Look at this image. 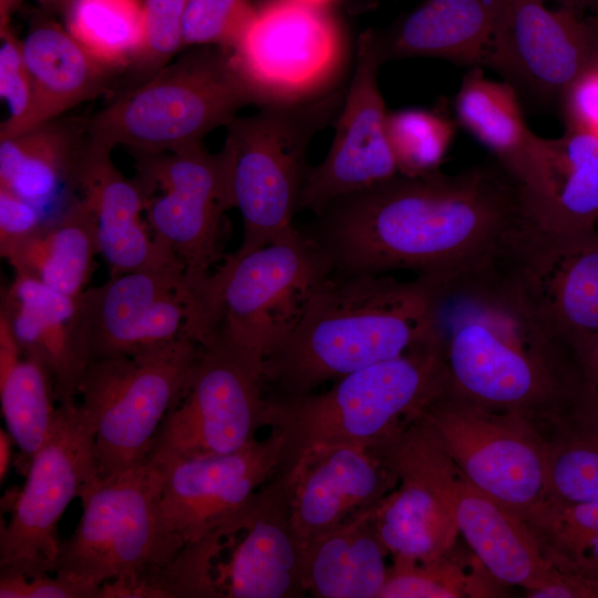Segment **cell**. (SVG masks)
I'll return each mask as SVG.
<instances>
[{
    "label": "cell",
    "instance_id": "cell-1",
    "mask_svg": "<svg viewBox=\"0 0 598 598\" xmlns=\"http://www.w3.org/2000/svg\"><path fill=\"white\" fill-rule=\"evenodd\" d=\"M530 220L496 162L452 175L396 174L333 199L305 229L336 271L405 269L446 283L491 268Z\"/></svg>",
    "mask_w": 598,
    "mask_h": 598
},
{
    "label": "cell",
    "instance_id": "cell-2",
    "mask_svg": "<svg viewBox=\"0 0 598 598\" xmlns=\"http://www.w3.org/2000/svg\"><path fill=\"white\" fill-rule=\"evenodd\" d=\"M436 330L445 388L540 433L566 416L577 383L574 347L536 319L489 271L443 283Z\"/></svg>",
    "mask_w": 598,
    "mask_h": 598
},
{
    "label": "cell",
    "instance_id": "cell-3",
    "mask_svg": "<svg viewBox=\"0 0 598 598\" xmlns=\"http://www.w3.org/2000/svg\"><path fill=\"white\" fill-rule=\"evenodd\" d=\"M440 280L333 271L291 333L265 359L270 396L295 398L396 358L436 331Z\"/></svg>",
    "mask_w": 598,
    "mask_h": 598
},
{
    "label": "cell",
    "instance_id": "cell-4",
    "mask_svg": "<svg viewBox=\"0 0 598 598\" xmlns=\"http://www.w3.org/2000/svg\"><path fill=\"white\" fill-rule=\"evenodd\" d=\"M445 386L437 331L408 352L347 374L321 392L266 396L264 426L281 434L277 472L321 444L370 446L413 420Z\"/></svg>",
    "mask_w": 598,
    "mask_h": 598
},
{
    "label": "cell",
    "instance_id": "cell-5",
    "mask_svg": "<svg viewBox=\"0 0 598 598\" xmlns=\"http://www.w3.org/2000/svg\"><path fill=\"white\" fill-rule=\"evenodd\" d=\"M258 101L229 49L190 47L147 80L124 87L106 106L84 116L90 144L135 155L203 145L240 109Z\"/></svg>",
    "mask_w": 598,
    "mask_h": 598
},
{
    "label": "cell",
    "instance_id": "cell-6",
    "mask_svg": "<svg viewBox=\"0 0 598 598\" xmlns=\"http://www.w3.org/2000/svg\"><path fill=\"white\" fill-rule=\"evenodd\" d=\"M333 266L319 243L298 228L246 254H231L198 286L193 336L218 338L264 367L291 333Z\"/></svg>",
    "mask_w": 598,
    "mask_h": 598
},
{
    "label": "cell",
    "instance_id": "cell-7",
    "mask_svg": "<svg viewBox=\"0 0 598 598\" xmlns=\"http://www.w3.org/2000/svg\"><path fill=\"white\" fill-rule=\"evenodd\" d=\"M165 598H300L307 591L288 481L277 472L244 504L184 545L158 577Z\"/></svg>",
    "mask_w": 598,
    "mask_h": 598
},
{
    "label": "cell",
    "instance_id": "cell-8",
    "mask_svg": "<svg viewBox=\"0 0 598 598\" xmlns=\"http://www.w3.org/2000/svg\"><path fill=\"white\" fill-rule=\"evenodd\" d=\"M346 89L318 101L261 106L236 116L219 151L234 208L240 212L243 238L236 254L266 246L296 228L301 193L310 166L313 136L333 122Z\"/></svg>",
    "mask_w": 598,
    "mask_h": 598
},
{
    "label": "cell",
    "instance_id": "cell-9",
    "mask_svg": "<svg viewBox=\"0 0 598 598\" xmlns=\"http://www.w3.org/2000/svg\"><path fill=\"white\" fill-rule=\"evenodd\" d=\"M164 465L142 464L95 480L80 496L82 516L61 540L55 571L96 589L110 579H140L165 598L158 577L184 542L166 524L159 507Z\"/></svg>",
    "mask_w": 598,
    "mask_h": 598
},
{
    "label": "cell",
    "instance_id": "cell-10",
    "mask_svg": "<svg viewBox=\"0 0 598 598\" xmlns=\"http://www.w3.org/2000/svg\"><path fill=\"white\" fill-rule=\"evenodd\" d=\"M202 352L189 337L132 355L94 359L79 388L93 419L97 480L142 464L171 409L183 396Z\"/></svg>",
    "mask_w": 598,
    "mask_h": 598
},
{
    "label": "cell",
    "instance_id": "cell-11",
    "mask_svg": "<svg viewBox=\"0 0 598 598\" xmlns=\"http://www.w3.org/2000/svg\"><path fill=\"white\" fill-rule=\"evenodd\" d=\"M258 106L296 105L343 89L350 48L324 8L269 0L230 50Z\"/></svg>",
    "mask_w": 598,
    "mask_h": 598
},
{
    "label": "cell",
    "instance_id": "cell-12",
    "mask_svg": "<svg viewBox=\"0 0 598 598\" xmlns=\"http://www.w3.org/2000/svg\"><path fill=\"white\" fill-rule=\"evenodd\" d=\"M93 419L80 406L58 405L52 429L33 455L22 488L2 504L0 571L54 573L60 551L59 522L74 497L97 478Z\"/></svg>",
    "mask_w": 598,
    "mask_h": 598
},
{
    "label": "cell",
    "instance_id": "cell-13",
    "mask_svg": "<svg viewBox=\"0 0 598 598\" xmlns=\"http://www.w3.org/2000/svg\"><path fill=\"white\" fill-rule=\"evenodd\" d=\"M481 492L524 520L547 497V442L525 417L485 409L445 386L421 411Z\"/></svg>",
    "mask_w": 598,
    "mask_h": 598
},
{
    "label": "cell",
    "instance_id": "cell-14",
    "mask_svg": "<svg viewBox=\"0 0 598 598\" xmlns=\"http://www.w3.org/2000/svg\"><path fill=\"white\" fill-rule=\"evenodd\" d=\"M262 364L218 338L202 352L183 396L162 422L146 458L161 463L236 452L264 427Z\"/></svg>",
    "mask_w": 598,
    "mask_h": 598
},
{
    "label": "cell",
    "instance_id": "cell-15",
    "mask_svg": "<svg viewBox=\"0 0 598 598\" xmlns=\"http://www.w3.org/2000/svg\"><path fill=\"white\" fill-rule=\"evenodd\" d=\"M598 64V12L591 0H503L482 62L514 89L563 99Z\"/></svg>",
    "mask_w": 598,
    "mask_h": 598
},
{
    "label": "cell",
    "instance_id": "cell-16",
    "mask_svg": "<svg viewBox=\"0 0 598 598\" xmlns=\"http://www.w3.org/2000/svg\"><path fill=\"white\" fill-rule=\"evenodd\" d=\"M368 447L398 478L373 509L392 561L427 560L453 549L460 533L444 486L452 460L421 413Z\"/></svg>",
    "mask_w": 598,
    "mask_h": 598
},
{
    "label": "cell",
    "instance_id": "cell-17",
    "mask_svg": "<svg viewBox=\"0 0 598 598\" xmlns=\"http://www.w3.org/2000/svg\"><path fill=\"white\" fill-rule=\"evenodd\" d=\"M135 156L153 195L145 209L153 236L183 262L187 285L198 286L221 258L224 217L234 208L223 157L203 145Z\"/></svg>",
    "mask_w": 598,
    "mask_h": 598
},
{
    "label": "cell",
    "instance_id": "cell-18",
    "mask_svg": "<svg viewBox=\"0 0 598 598\" xmlns=\"http://www.w3.org/2000/svg\"><path fill=\"white\" fill-rule=\"evenodd\" d=\"M573 347L598 331V231L559 233L530 221L488 269Z\"/></svg>",
    "mask_w": 598,
    "mask_h": 598
},
{
    "label": "cell",
    "instance_id": "cell-19",
    "mask_svg": "<svg viewBox=\"0 0 598 598\" xmlns=\"http://www.w3.org/2000/svg\"><path fill=\"white\" fill-rule=\"evenodd\" d=\"M383 63L378 33L364 32L358 41L333 141L323 161L308 171L300 209L315 214L333 199L399 174L388 140L389 112L378 82Z\"/></svg>",
    "mask_w": 598,
    "mask_h": 598
},
{
    "label": "cell",
    "instance_id": "cell-20",
    "mask_svg": "<svg viewBox=\"0 0 598 598\" xmlns=\"http://www.w3.org/2000/svg\"><path fill=\"white\" fill-rule=\"evenodd\" d=\"M82 299L92 360L189 337L194 303L182 261L111 276Z\"/></svg>",
    "mask_w": 598,
    "mask_h": 598
},
{
    "label": "cell",
    "instance_id": "cell-21",
    "mask_svg": "<svg viewBox=\"0 0 598 598\" xmlns=\"http://www.w3.org/2000/svg\"><path fill=\"white\" fill-rule=\"evenodd\" d=\"M282 444L281 434L271 430L233 453L162 463L159 507L168 527L185 545L198 539L277 473Z\"/></svg>",
    "mask_w": 598,
    "mask_h": 598
},
{
    "label": "cell",
    "instance_id": "cell-22",
    "mask_svg": "<svg viewBox=\"0 0 598 598\" xmlns=\"http://www.w3.org/2000/svg\"><path fill=\"white\" fill-rule=\"evenodd\" d=\"M282 474L288 481L292 528L301 547L377 506L398 484L395 475L367 445L352 443L313 446Z\"/></svg>",
    "mask_w": 598,
    "mask_h": 598
},
{
    "label": "cell",
    "instance_id": "cell-23",
    "mask_svg": "<svg viewBox=\"0 0 598 598\" xmlns=\"http://www.w3.org/2000/svg\"><path fill=\"white\" fill-rule=\"evenodd\" d=\"M82 296L65 295L21 275L2 292L0 316L8 321L22 357L50 375L58 405L78 402L92 360Z\"/></svg>",
    "mask_w": 598,
    "mask_h": 598
},
{
    "label": "cell",
    "instance_id": "cell-24",
    "mask_svg": "<svg viewBox=\"0 0 598 598\" xmlns=\"http://www.w3.org/2000/svg\"><path fill=\"white\" fill-rule=\"evenodd\" d=\"M529 218L559 233L596 229L598 221V138L568 130L557 138L535 135L516 182Z\"/></svg>",
    "mask_w": 598,
    "mask_h": 598
},
{
    "label": "cell",
    "instance_id": "cell-25",
    "mask_svg": "<svg viewBox=\"0 0 598 598\" xmlns=\"http://www.w3.org/2000/svg\"><path fill=\"white\" fill-rule=\"evenodd\" d=\"M112 151L89 142L80 177V197L97 220L99 254L111 276L181 261L147 231L142 212L151 193L144 182L125 177L114 165Z\"/></svg>",
    "mask_w": 598,
    "mask_h": 598
},
{
    "label": "cell",
    "instance_id": "cell-26",
    "mask_svg": "<svg viewBox=\"0 0 598 598\" xmlns=\"http://www.w3.org/2000/svg\"><path fill=\"white\" fill-rule=\"evenodd\" d=\"M444 486L458 533L499 584L530 591L554 578L557 569L525 522L476 488L453 461Z\"/></svg>",
    "mask_w": 598,
    "mask_h": 598
},
{
    "label": "cell",
    "instance_id": "cell-27",
    "mask_svg": "<svg viewBox=\"0 0 598 598\" xmlns=\"http://www.w3.org/2000/svg\"><path fill=\"white\" fill-rule=\"evenodd\" d=\"M89 147L84 117H55L0 137V188L39 207L79 192Z\"/></svg>",
    "mask_w": 598,
    "mask_h": 598
},
{
    "label": "cell",
    "instance_id": "cell-28",
    "mask_svg": "<svg viewBox=\"0 0 598 598\" xmlns=\"http://www.w3.org/2000/svg\"><path fill=\"white\" fill-rule=\"evenodd\" d=\"M503 0H425L388 34L378 33L384 62L433 56L482 66Z\"/></svg>",
    "mask_w": 598,
    "mask_h": 598
},
{
    "label": "cell",
    "instance_id": "cell-29",
    "mask_svg": "<svg viewBox=\"0 0 598 598\" xmlns=\"http://www.w3.org/2000/svg\"><path fill=\"white\" fill-rule=\"evenodd\" d=\"M33 89L30 127L105 92L117 72L93 58L66 28L37 17L21 40Z\"/></svg>",
    "mask_w": 598,
    "mask_h": 598
},
{
    "label": "cell",
    "instance_id": "cell-30",
    "mask_svg": "<svg viewBox=\"0 0 598 598\" xmlns=\"http://www.w3.org/2000/svg\"><path fill=\"white\" fill-rule=\"evenodd\" d=\"M374 507L302 545L301 573L307 596L380 598L388 577L389 553L375 530Z\"/></svg>",
    "mask_w": 598,
    "mask_h": 598
},
{
    "label": "cell",
    "instance_id": "cell-31",
    "mask_svg": "<svg viewBox=\"0 0 598 598\" xmlns=\"http://www.w3.org/2000/svg\"><path fill=\"white\" fill-rule=\"evenodd\" d=\"M0 252L16 275L80 297L99 254L96 217L86 202L76 197L39 229Z\"/></svg>",
    "mask_w": 598,
    "mask_h": 598
},
{
    "label": "cell",
    "instance_id": "cell-32",
    "mask_svg": "<svg viewBox=\"0 0 598 598\" xmlns=\"http://www.w3.org/2000/svg\"><path fill=\"white\" fill-rule=\"evenodd\" d=\"M460 123L517 182L528 163L535 135L527 126L515 89L484 76L474 66L455 99Z\"/></svg>",
    "mask_w": 598,
    "mask_h": 598
},
{
    "label": "cell",
    "instance_id": "cell-33",
    "mask_svg": "<svg viewBox=\"0 0 598 598\" xmlns=\"http://www.w3.org/2000/svg\"><path fill=\"white\" fill-rule=\"evenodd\" d=\"M499 584L471 550L421 561H392L380 598L497 597Z\"/></svg>",
    "mask_w": 598,
    "mask_h": 598
},
{
    "label": "cell",
    "instance_id": "cell-34",
    "mask_svg": "<svg viewBox=\"0 0 598 598\" xmlns=\"http://www.w3.org/2000/svg\"><path fill=\"white\" fill-rule=\"evenodd\" d=\"M66 30L104 65L128 68L143 39V0H73Z\"/></svg>",
    "mask_w": 598,
    "mask_h": 598
},
{
    "label": "cell",
    "instance_id": "cell-35",
    "mask_svg": "<svg viewBox=\"0 0 598 598\" xmlns=\"http://www.w3.org/2000/svg\"><path fill=\"white\" fill-rule=\"evenodd\" d=\"M0 400L6 430L29 467L54 422L58 406L52 380L43 367L22 357L0 374Z\"/></svg>",
    "mask_w": 598,
    "mask_h": 598
},
{
    "label": "cell",
    "instance_id": "cell-36",
    "mask_svg": "<svg viewBox=\"0 0 598 598\" xmlns=\"http://www.w3.org/2000/svg\"><path fill=\"white\" fill-rule=\"evenodd\" d=\"M546 442L547 497L598 504V431L563 423Z\"/></svg>",
    "mask_w": 598,
    "mask_h": 598
},
{
    "label": "cell",
    "instance_id": "cell-37",
    "mask_svg": "<svg viewBox=\"0 0 598 598\" xmlns=\"http://www.w3.org/2000/svg\"><path fill=\"white\" fill-rule=\"evenodd\" d=\"M386 132L399 174L417 176L439 171L454 128L433 111L403 109L388 113Z\"/></svg>",
    "mask_w": 598,
    "mask_h": 598
},
{
    "label": "cell",
    "instance_id": "cell-38",
    "mask_svg": "<svg viewBox=\"0 0 598 598\" xmlns=\"http://www.w3.org/2000/svg\"><path fill=\"white\" fill-rule=\"evenodd\" d=\"M189 0H143V39L127 69L132 86L168 64L184 50L183 18Z\"/></svg>",
    "mask_w": 598,
    "mask_h": 598
},
{
    "label": "cell",
    "instance_id": "cell-39",
    "mask_svg": "<svg viewBox=\"0 0 598 598\" xmlns=\"http://www.w3.org/2000/svg\"><path fill=\"white\" fill-rule=\"evenodd\" d=\"M255 12L251 0H189L183 18L184 49L209 45L231 50Z\"/></svg>",
    "mask_w": 598,
    "mask_h": 598
},
{
    "label": "cell",
    "instance_id": "cell-40",
    "mask_svg": "<svg viewBox=\"0 0 598 598\" xmlns=\"http://www.w3.org/2000/svg\"><path fill=\"white\" fill-rule=\"evenodd\" d=\"M0 95L9 107V116L0 126L2 137L30 127L33 89L21 40L16 38L9 23L0 24Z\"/></svg>",
    "mask_w": 598,
    "mask_h": 598
},
{
    "label": "cell",
    "instance_id": "cell-41",
    "mask_svg": "<svg viewBox=\"0 0 598 598\" xmlns=\"http://www.w3.org/2000/svg\"><path fill=\"white\" fill-rule=\"evenodd\" d=\"M574 349L578 384L567 421L598 431V331L578 341Z\"/></svg>",
    "mask_w": 598,
    "mask_h": 598
},
{
    "label": "cell",
    "instance_id": "cell-42",
    "mask_svg": "<svg viewBox=\"0 0 598 598\" xmlns=\"http://www.w3.org/2000/svg\"><path fill=\"white\" fill-rule=\"evenodd\" d=\"M0 571V598H99V589L63 573Z\"/></svg>",
    "mask_w": 598,
    "mask_h": 598
},
{
    "label": "cell",
    "instance_id": "cell-43",
    "mask_svg": "<svg viewBox=\"0 0 598 598\" xmlns=\"http://www.w3.org/2000/svg\"><path fill=\"white\" fill-rule=\"evenodd\" d=\"M563 101L567 128L598 138V64L573 84Z\"/></svg>",
    "mask_w": 598,
    "mask_h": 598
},
{
    "label": "cell",
    "instance_id": "cell-44",
    "mask_svg": "<svg viewBox=\"0 0 598 598\" xmlns=\"http://www.w3.org/2000/svg\"><path fill=\"white\" fill-rule=\"evenodd\" d=\"M48 219L32 203L0 188V251L39 229Z\"/></svg>",
    "mask_w": 598,
    "mask_h": 598
},
{
    "label": "cell",
    "instance_id": "cell-45",
    "mask_svg": "<svg viewBox=\"0 0 598 598\" xmlns=\"http://www.w3.org/2000/svg\"><path fill=\"white\" fill-rule=\"evenodd\" d=\"M547 560L561 573L598 586V529Z\"/></svg>",
    "mask_w": 598,
    "mask_h": 598
},
{
    "label": "cell",
    "instance_id": "cell-46",
    "mask_svg": "<svg viewBox=\"0 0 598 598\" xmlns=\"http://www.w3.org/2000/svg\"><path fill=\"white\" fill-rule=\"evenodd\" d=\"M14 442L7 430L0 429V483L7 477Z\"/></svg>",
    "mask_w": 598,
    "mask_h": 598
},
{
    "label": "cell",
    "instance_id": "cell-47",
    "mask_svg": "<svg viewBox=\"0 0 598 598\" xmlns=\"http://www.w3.org/2000/svg\"><path fill=\"white\" fill-rule=\"evenodd\" d=\"M40 3L48 12H60L65 13L69 6L73 0H35Z\"/></svg>",
    "mask_w": 598,
    "mask_h": 598
},
{
    "label": "cell",
    "instance_id": "cell-48",
    "mask_svg": "<svg viewBox=\"0 0 598 598\" xmlns=\"http://www.w3.org/2000/svg\"><path fill=\"white\" fill-rule=\"evenodd\" d=\"M296 1H299L308 6H312V7L324 8L332 0H296Z\"/></svg>",
    "mask_w": 598,
    "mask_h": 598
},
{
    "label": "cell",
    "instance_id": "cell-49",
    "mask_svg": "<svg viewBox=\"0 0 598 598\" xmlns=\"http://www.w3.org/2000/svg\"><path fill=\"white\" fill-rule=\"evenodd\" d=\"M596 11L598 12V0H591Z\"/></svg>",
    "mask_w": 598,
    "mask_h": 598
}]
</instances>
